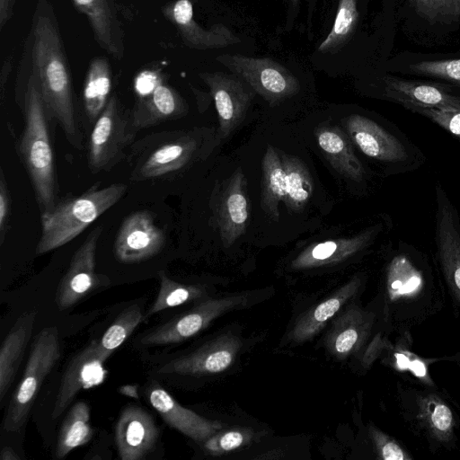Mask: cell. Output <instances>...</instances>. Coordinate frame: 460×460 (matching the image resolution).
Listing matches in <instances>:
<instances>
[{"label":"cell","mask_w":460,"mask_h":460,"mask_svg":"<svg viewBox=\"0 0 460 460\" xmlns=\"http://www.w3.org/2000/svg\"><path fill=\"white\" fill-rule=\"evenodd\" d=\"M292 1H297V0H292Z\"/></svg>","instance_id":"obj_48"},{"label":"cell","mask_w":460,"mask_h":460,"mask_svg":"<svg viewBox=\"0 0 460 460\" xmlns=\"http://www.w3.org/2000/svg\"><path fill=\"white\" fill-rule=\"evenodd\" d=\"M199 77L209 88L218 118V135L225 139L243 122L253 91L234 75L204 72Z\"/></svg>","instance_id":"obj_15"},{"label":"cell","mask_w":460,"mask_h":460,"mask_svg":"<svg viewBox=\"0 0 460 460\" xmlns=\"http://www.w3.org/2000/svg\"><path fill=\"white\" fill-rule=\"evenodd\" d=\"M410 1L418 13L431 22H452L460 16V0Z\"/></svg>","instance_id":"obj_38"},{"label":"cell","mask_w":460,"mask_h":460,"mask_svg":"<svg viewBox=\"0 0 460 460\" xmlns=\"http://www.w3.org/2000/svg\"><path fill=\"white\" fill-rule=\"evenodd\" d=\"M240 348L239 341L230 335H222L193 352L174 358L163 365L160 374H216L228 368Z\"/></svg>","instance_id":"obj_19"},{"label":"cell","mask_w":460,"mask_h":460,"mask_svg":"<svg viewBox=\"0 0 460 460\" xmlns=\"http://www.w3.org/2000/svg\"><path fill=\"white\" fill-rule=\"evenodd\" d=\"M127 189L123 183L101 187L98 181L80 195L59 198L51 211L40 216L41 234L37 253H46L75 239L120 200Z\"/></svg>","instance_id":"obj_4"},{"label":"cell","mask_w":460,"mask_h":460,"mask_svg":"<svg viewBox=\"0 0 460 460\" xmlns=\"http://www.w3.org/2000/svg\"><path fill=\"white\" fill-rule=\"evenodd\" d=\"M358 0H339L335 20L327 37L318 47L323 54L340 51L350 40L358 20Z\"/></svg>","instance_id":"obj_33"},{"label":"cell","mask_w":460,"mask_h":460,"mask_svg":"<svg viewBox=\"0 0 460 460\" xmlns=\"http://www.w3.org/2000/svg\"><path fill=\"white\" fill-rule=\"evenodd\" d=\"M165 240L153 213L138 210L121 223L113 245L114 255L122 263H138L159 253Z\"/></svg>","instance_id":"obj_13"},{"label":"cell","mask_w":460,"mask_h":460,"mask_svg":"<svg viewBox=\"0 0 460 460\" xmlns=\"http://www.w3.org/2000/svg\"><path fill=\"white\" fill-rule=\"evenodd\" d=\"M93 436L89 406L84 402H77L63 420L55 451L56 457L64 458L75 448L88 443Z\"/></svg>","instance_id":"obj_32"},{"label":"cell","mask_w":460,"mask_h":460,"mask_svg":"<svg viewBox=\"0 0 460 460\" xmlns=\"http://www.w3.org/2000/svg\"><path fill=\"white\" fill-rule=\"evenodd\" d=\"M436 243L440 270L449 294L460 310V226L454 206L437 185Z\"/></svg>","instance_id":"obj_12"},{"label":"cell","mask_w":460,"mask_h":460,"mask_svg":"<svg viewBox=\"0 0 460 460\" xmlns=\"http://www.w3.org/2000/svg\"><path fill=\"white\" fill-rule=\"evenodd\" d=\"M245 302L243 296L208 299L197 305L179 317L160 325L140 339L144 346H161L185 341L203 329L224 313Z\"/></svg>","instance_id":"obj_11"},{"label":"cell","mask_w":460,"mask_h":460,"mask_svg":"<svg viewBox=\"0 0 460 460\" xmlns=\"http://www.w3.org/2000/svg\"><path fill=\"white\" fill-rule=\"evenodd\" d=\"M348 135L367 156L386 162L407 159L405 146L394 136L370 119L353 114L346 119Z\"/></svg>","instance_id":"obj_23"},{"label":"cell","mask_w":460,"mask_h":460,"mask_svg":"<svg viewBox=\"0 0 460 460\" xmlns=\"http://www.w3.org/2000/svg\"><path fill=\"white\" fill-rule=\"evenodd\" d=\"M360 283V279H352L327 299L308 311L296 323L292 338L296 341H302L314 335L358 291Z\"/></svg>","instance_id":"obj_29"},{"label":"cell","mask_w":460,"mask_h":460,"mask_svg":"<svg viewBox=\"0 0 460 460\" xmlns=\"http://www.w3.org/2000/svg\"><path fill=\"white\" fill-rule=\"evenodd\" d=\"M59 358L57 327L42 329L33 342L22 380L10 400L3 422L6 432H16L23 426L43 381Z\"/></svg>","instance_id":"obj_8"},{"label":"cell","mask_w":460,"mask_h":460,"mask_svg":"<svg viewBox=\"0 0 460 460\" xmlns=\"http://www.w3.org/2000/svg\"><path fill=\"white\" fill-rule=\"evenodd\" d=\"M11 195L3 168H0V244L4 242L10 228Z\"/></svg>","instance_id":"obj_42"},{"label":"cell","mask_w":460,"mask_h":460,"mask_svg":"<svg viewBox=\"0 0 460 460\" xmlns=\"http://www.w3.org/2000/svg\"><path fill=\"white\" fill-rule=\"evenodd\" d=\"M130 112L133 124L139 131L183 117L188 112V104L179 92L163 79L150 91L136 94Z\"/></svg>","instance_id":"obj_20"},{"label":"cell","mask_w":460,"mask_h":460,"mask_svg":"<svg viewBox=\"0 0 460 460\" xmlns=\"http://www.w3.org/2000/svg\"><path fill=\"white\" fill-rule=\"evenodd\" d=\"M12 70V65L10 59H6L2 66L0 75V101L3 105L4 100L5 84L7 83L9 75Z\"/></svg>","instance_id":"obj_44"},{"label":"cell","mask_w":460,"mask_h":460,"mask_svg":"<svg viewBox=\"0 0 460 460\" xmlns=\"http://www.w3.org/2000/svg\"><path fill=\"white\" fill-rule=\"evenodd\" d=\"M119 392L126 396H129L136 399L138 398L137 388L136 385H128L121 386L119 388Z\"/></svg>","instance_id":"obj_46"},{"label":"cell","mask_w":460,"mask_h":460,"mask_svg":"<svg viewBox=\"0 0 460 460\" xmlns=\"http://www.w3.org/2000/svg\"><path fill=\"white\" fill-rule=\"evenodd\" d=\"M315 137L320 149L333 169L351 181H362L365 174L363 165L342 130L335 126H323L316 129Z\"/></svg>","instance_id":"obj_26"},{"label":"cell","mask_w":460,"mask_h":460,"mask_svg":"<svg viewBox=\"0 0 460 460\" xmlns=\"http://www.w3.org/2000/svg\"><path fill=\"white\" fill-rule=\"evenodd\" d=\"M144 319L142 309L137 304L120 313L99 340V347L104 355L110 358Z\"/></svg>","instance_id":"obj_36"},{"label":"cell","mask_w":460,"mask_h":460,"mask_svg":"<svg viewBox=\"0 0 460 460\" xmlns=\"http://www.w3.org/2000/svg\"><path fill=\"white\" fill-rule=\"evenodd\" d=\"M286 180L283 203L290 213L302 211L313 194V179L304 162L296 155L279 153Z\"/></svg>","instance_id":"obj_31"},{"label":"cell","mask_w":460,"mask_h":460,"mask_svg":"<svg viewBox=\"0 0 460 460\" xmlns=\"http://www.w3.org/2000/svg\"><path fill=\"white\" fill-rule=\"evenodd\" d=\"M36 311H29L16 320L5 336L0 349V400H3L22 359L27 344L31 339Z\"/></svg>","instance_id":"obj_24"},{"label":"cell","mask_w":460,"mask_h":460,"mask_svg":"<svg viewBox=\"0 0 460 460\" xmlns=\"http://www.w3.org/2000/svg\"><path fill=\"white\" fill-rule=\"evenodd\" d=\"M130 110L111 95L105 108L93 123L87 145V164L93 174L108 172L127 155L136 140Z\"/></svg>","instance_id":"obj_7"},{"label":"cell","mask_w":460,"mask_h":460,"mask_svg":"<svg viewBox=\"0 0 460 460\" xmlns=\"http://www.w3.org/2000/svg\"><path fill=\"white\" fill-rule=\"evenodd\" d=\"M147 398L166 424L195 441H205L222 429L220 422L205 419L181 406L159 385L147 389Z\"/></svg>","instance_id":"obj_21"},{"label":"cell","mask_w":460,"mask_h":460,"mask_svg":"<svg viewBox=\"0 0 460 460\" xmlns=\"http://www.w3.org/2000/svg\"><path fill=\"white\" fill-rule=\"evenodd\" d=\"M399 411L410 429L432 451L452 449L457 441V420L436 388L399 387Z\"/></svg>","instance_id":"obj_6"},{"label":"cell","mask_w":460,"mask_h":460,"mask_svg":"<svg viewBox=\"0 0 460 460\" xmlns=\"http://www.w3.org/2000/svg\"><path fill=\"white\" fill-rule=\"evenodd\" d=\"M102 230V225L95 226L74 253L56 292L60 310L74 305L94 288L109 285V278L95 271L97 243Z\"/></svg>","instance_id":"obj_10"},{"label":"cell","mask_w":460,"mask_h":460,"mask_svg":"<svg viewBox=\"0 0 460 460\" xmlns=\"http://www.w3.org/2000/svg\"><path fill=\"white\" fill-rule=\"evenodd\" d=\"M17 0H0V29L11 20Z\"/></svg>","instance_id":"obj_43"},{"label":"cell","mask_w":460,"mask_h":460,"mask_svg":"<svg viewBox=\"0 0 460 460\" xmlns=\"http://www.w3.org/2000/svg\"><path fill=\"white\" fill-rule=\"evenodd\" d=\"M453 362H455L457 367H459L460 369V352H457L456 354H455L454 356L450 357L449 358Z\"/></svg>","instance_id":"obj_47"},{"label":"cell","mask_w":460,"mask_h":460,"mask_svg":"<svg viewBox=\"0 0 460 460\" xmlns=\"http://www.w3.org/2000/svg\"><path fill=\"white\" fill-rule=\"evenodd\" d=\"M1 460H19L20 456L9 447H4L0 453Z\"/></svg>","instance_id":"obj_45"},{"label":"cell","mask_w":460,"mask_h":460,"mask_svg":"<svg viewBox=\"0 0 460 460\" xmlns=\"http://www.w3.org/2000/svg\"><path fill=\"white\" fill-rule=\"evenodd\" d=\"M158 277L160 283L159 291L153 305L145 314V318H148L163 310L198 299L203 296V289L201 288L178 283L169 278L164 270L158 272Z\"/></svg>","instance_id":"obj_35"},{"label":"cell","mask_w":460,"mask_h":460,"mask_svg":"<svg viewBox=\"0 0 460 460\" xmlns=\"http://www.w3.org/2000/svg\"><path fill=\"white\" fill-rule=\"evenodd\" d=\"M164 16L177 29L182 42L198 50L221 49L237 44L241 40L223 23L209 29L201 27L194 19L190 0L171 1L162 7Z\"/></svg>","instance_id":"obj_16"},{"label":"cell","mask_w":460,"mask_h":460,"mask_svg":"<svg viewBox=\"0 0 460 460\" xmlns=\"http://www.w3.org/2000/svg\"><path fill=\"white\" fill-rule=\"evenodd\" d=\"M31 71L46 108L62 128L69 144L83 149L69 64L58 23L48 0H40L32 21Z\"/></svg>","instance_id":"obj_1"},{"label":"cell","mask_w":460,"mask_h":460,"mask_svg":"<svg viewBox=\"0 0 460 460\" xmlns=\"http://www.w3.org/2000/svg\"><path fill=\"white\" fill-rule=\"evenodd\" d=\"M20 106L24 127L17 142V153L31 180L40 216H43L53 209L59 199L50 130L54 120L32 71Z\"/></svg>","instance_id":"obj_2"},{"label":"cell","mask_w":460,"mask_h":460,"mask_svg":"<svg viewBox=\"0 0 460 460\" xmlns=\"http://www.w3.org/2000/svg\"><path fill=\"white\" fill-rule=\"evenodd\" d=\"M404 107L418 112L438 125L460 137V110H443L412 103L405 100H398Z\"/></svg>","instance_id":"obj_39"},{"label":"cell","mask_w":460,"mask_h":460,"mask_svg":"<svg viewBox=\"0 0 460 460\" xmlns=\"http://www.w3.org/2000/svg\"><path fill=\"white\" fill-rule=\"evenodd\" d=\"M420 269L404 255L394 257L386 270L385 296L388 311L402 332L432 314L440 305L442 291L436 290Z\"/></svg>","instance_id":"obj_5"},{"label":"cell","mask_w":460,"mask_h":460,"mask_svg":"<svg viewBox=\"0 0 460 460\" xmlns=\"http://www.w3.org/2000/svg\"><path fill=\"white\" fill-rule=\"evenodd\" d=\"M388 97L405 100L419 105L443 110H460V98L448 94L438 87L393 76L384 78Z\"/></svg>","instance_id":"obj_27"},{"label":"cell","mask_w":460,"mask_h":460,"mask_svg":"<svg viewBox=\"0 0 460 460\" xmlns=\"http://www.w3.org/2000/svg\"><path fill=\"white\" fill-rule=\"evenodd\" d=\"M369 316L362 311L351 310L345 315L330 338V348L338 356L349 354L363 340L370 328Z\"/></svg>","instance_id":"obj_34"},{"label":"cell","mask_w":460,"mask_h":460,"mask_svg":"<svg viewBox=\"0 0 460 460\" xmlns=\"http://www.w3.org/2000/svg\"><path fill=\"white\" fill-rule=\"evenodd\" d=\"M84 14L97 44L112 58H124V32L115 0H71Z\"/></svg>","instance_id":"obj_22"},{"label":"cell","mask_w":460,"mask_h":460,"mask_svg":"<svg viewBox=\"0 0 460 460\" xmlns=\"http://www.w3.org/2000/svg\"><path fill=\"white\" fill-rule=\"evenodd\" d=\"M114 434L120 459L140 460L155 448L159 429L145 409L128 406L118 418Z\"/></svg>","instance_id":"obj_17"},{"label":"cell","mask_w":460,"mask_h":460,"mask_svg":"<svg viewBox=\"0 0 460 460\" xmlns=\"http://www.w3.org/2000/svg\"><path fill=\"white\" fill-rule=\"evenodd\" d=\"M372 235L373 231L367 230L353 236L311 244L292 261L291 267L304 270L342 261L365 247Z\"/></svg>","instance_id":"obj_25"},{"label":"cell","mask_w":460,"mask_h":460,"mask_svg":"<svg viewBox=\"0 0 460 460\" xmlns=\"http://www.w3.org/2000/svg\"><path fill=\"white\" fill-rule=\"evenodd\" d=\"M216 60L270 105L278 104L300 91L298 79L284 66L270 58L223 54L217 56Z\"/></svg>","instance_id":"obj_9"},{"label":"cell","mask_w":460,"mask_h":460,"mask_svg":"<svg viewBox=\"0 0 460 460\" xmlns=\"http://www.w3.org/2000/svg\"><path fill=\"white\" fill-rule=\"evenodd\" d=\"M206 147L207 138L200 128L147 134L129 148V179L137 182L172 179L201 159Z\"/></svg>","instance_id":"obj_3"},{"label":"cell","mask_w":460,"mask_h":460,"mask_svg":"<svg viewBox=\"0 0 460 460\" xmlns=\"http://www.w3.org/2000/svg\"><path fill=\"white\" fill-rule=\"evenodd\" d=\"M108 358L99 347V340L93 341L72 358L61 378L52 419L60 417L80 391L103 382L107 375L104 363Z\"/></svg>","instance_id":"obj_14"},{"label":"cell","mask_w":460,"mask_h":460,"mask_svg":"<svg viewBox=\"0 0 460 460\" xmlns=\"http://www.w3.org/2000/svg\"><path fill=\"white\" fill-rule=\"evenodd\" d=\"M414 73L436 76L460 84V59L421 61L411 66Z\"/></svg>","instance_id":"obj_41"},{"label":"cell","mask_w":460,"mask_h":460,"mask_svg":"<svg viewBox=\"0 0 460 460\" xmlns=\"http://www.w3.org/2000/svg\"><path fill=\"white\" fill-rule=\"evenodd\" d=\"M111 88V69L104 57L93 58L86 72L83 89L84 111L89 122L94 123L105 108Z\"/></svg>","instance_id":"obj_28"},{"label":"cell","mask_w":460,"mask_h":460,"mask_svg":"<svg viewBox=\"0 0 460 460\" xmlns=\"http://www.w3.org/2000/svg\"><path fill=\"white\" fill-rule=\"evenodd\" d=\"M246 180L237 168L226 180L216 204L217 224L223 245L230 247L246 231L249 218Z\"/></svg>","instance_id":"obj_18"},{"label":"cell","mask_w":460,"mask_h":460,"mask_svg":"<svg viewBox=\"0 0 460 460\" xmlns=\"http://www.w3.org/2000/svg\"><path fill=\"white\" fill-rule=\"evenodd\" d=\"M253 432L249 429H233L217 431L204 441L203 447L210 455H221L249 444Z\"/></svg>","instance_id":"obj_37"},{"label":"cell","mask_w":460,"mask_h":460,"mask_svg":"<svg viewBox=\"0 0 460 460\" xmlns=\"http://www.w3.org/2000/svg\"><path fill=\"white\" fill-rule=\"evenodd\" d=\"M368 433L376 458L382 460H411L413 456L394 438L370 425Z\"/></svg>","instance_id":"obj_40"},{"label":"cell","mask_w":460,"mask_h":460,"mask_svg":"<svg viewBox=\"0 0 460 460\" xmlns=\"http://www.w3.org/2000/svg\"><path fill=\"white\" fill-rule=\"evenodd\" d=\"M261 207L273 221L279 218V203L286 194L285 172L278 151L268 145L261 161Z\"/></svg>","instance_id":"obj_30"}]
</instances>
